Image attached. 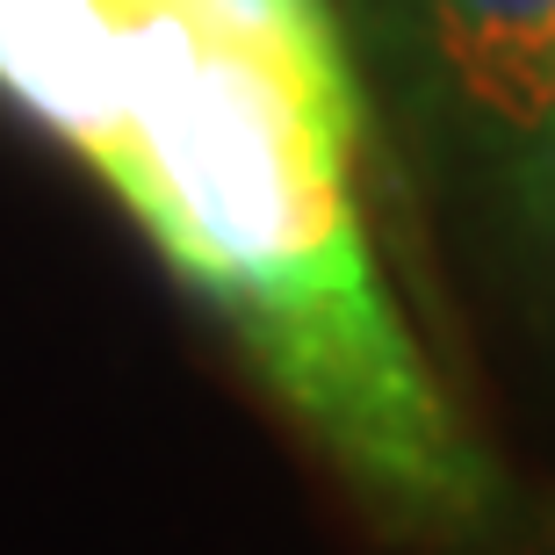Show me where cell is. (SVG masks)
<instances>
[{
    "mask_svg": "<svg viewBox=\"0 0 555 555\" xmlns=\"http://www.w3.org/2000/svg\"><path fill=\"white\" fill-rule=\"evenodd\" d=\"M0 87L65 138L375 513L483 541L505 476L397 318L353 144L224 0H0Z\"/></svg>",
    "mask_w": 555,
    "mask_h": 555,
    "instance_id": "6da1fadb",
    "label": "cell"
},
{
    "mask_svg": "<svg viewBox=\"0 0 555 555\" xmlns=\"http://www.w3.org/2000/svg\"><path fill=\"white\" fill-rule=\"evenodd\" d=\"M448 94L513 159L555 144V0H412Z\"/></svg>",
    "mask_w": 555,
    "mask_h": 555,
    "instance_id": "7a4b0ae2",
    "label": "cell"
},
{
    "mask_svg": "<svg viewBox=\"0 0 555 555\" xmlns=\"http://www.w3.org/2000/svg\"><path fill=\"white\" fill-rule=\"evenodd\" d=\"M231 15L246 22L260 43H274L288 59V73L304 80V94L318 102V116H325L339 138L361 152V130H369V116H361V87H353V65H347V43H339V22H332L325 0H224Z\"/></svg>",
    "mask_w": 555,
    "mask_h": 555,
    "instance_id": "3957f363",
    "label": "cell"
}]
</instances>
